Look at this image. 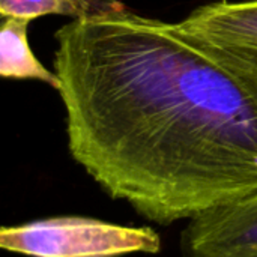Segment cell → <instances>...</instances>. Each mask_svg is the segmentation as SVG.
Returning a JSON list of instances; mask_svg holds the SVG:
<instances>
[{
	"mask_svg": "<svg viewBox=\"0 0 257 257\" xmlns=\"http://www.w3.org/2000/svg\"><path fill=\"white\" fill-rule=\"evenodd\" d=\"M27 20L3 18L0 30V75L9 80H38L59 89L56 72L48 71L33 54L27 38Z\"/></svg>",
	"mask_w": 257,
	"mask_h": 257,
	"instance_id": "obj_5",
	"label": "cell"
},
{
	"mask_svg": "<svg viewBox=\"0 0 257 257\" xmlns=\"http://www.w3.org/2000/svg\"><path fill=\"white\" fill-rule=\"evenodd\" d=\"M184 250L188 257H257V191L190 220Z\"/></svg>",
	"mask_w": 257,
	"mask_h": 257,
	"instance_id": "obj_3",
	"label": "cell"
},
{
	"mask_svg": "<svg viewBox=\"0 0 257 257\" xmlns=\"http://www.w3.org/2000/svg\"><path fill=\"white\" fill-rule=\"evenodd\" d=\"M72 158L151 221L257 191V78L176 23L128 8L56 32Z\"/></svg>",
	"mask_w": 257,
	"mask_h": 257,
	"instance_id": "obj_1",
	"label": "cell"
},
{
	"mask_svg": "<svg viewBox=\"0 0 257 257\" xmlns=\"http://www.w3.org/2000/svg\"><path fill=\"white\" fill-rule=\"evenodd\" d=\"M120 0H0L3 18H21L32 21L44 15H63L72 20L102 17L123 11Z\"/></svg>",
	"mask_w": 257,
	"mask_h": 257,
	"instance_id": "obj_6",
	"label": "cell"
},
{
	"mask_svg": "<svg viewBox=\"0 0 257 257\" xmlns=\"http://www.w3.org/2000/svg\"><path fill=\"white\" fill-rule=\"evenodd\" d=\"M0 247L32 257H119L157 253L161 241L151 227H130L83 217H56L2 227Z\"/></svg>",
	"mask_w": 257,
	"mask_h": 257,
	"instance_id": "obj_2",
	"label": "cell"
},
{
	"mask_svg": "<svg viewBox=\"0 0 257 257\" xmlns=\"http://www.w3.org/2000/svg\"><path fill=\"white\" fill-rule=\"evenodd\" d=\"M235 57H236V56H235ZM236 59H239L242 63H245V65H247V66L251 69V72L256 75V78H257V63L256 62H248V60H245V59H241V57H236Z\"/></svg>",
	"mask_w": 257,
	"mask_h": 257,
	"instance_id": "obj_7",
	"label": "cell"
},
{
	"mask_svg": "<svg viewBox=\"0 0 257 257\" xmlns=\"http://www.w3.org/2000/svg\"><path fill=\"white\" fill-rule=\"evenodd\" d=\"M176 24L211 47L257 63V0L212 2Z\"/></svg>",
	"mask_w": 257,
	"mask_h": 257,
	"instance_id": "obj_4",
	"label": "cell"
}]
</instances>
